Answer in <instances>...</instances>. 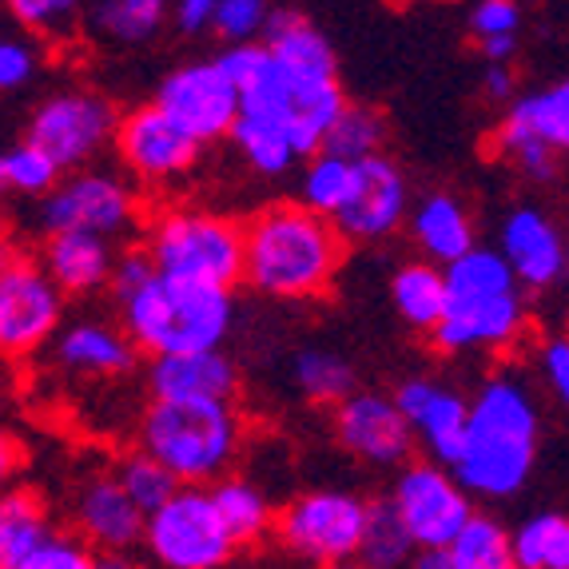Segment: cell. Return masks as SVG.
<instances>
[{
  "label": "cell",
  "mask_w": 569,
  "mask_h": 569,
  "mask_svg": "<svg viewBox=\"0 0 569 569\" xmlns=\"http://www.w3.org/2000/svg\"><path fill=\"white\" fill-rule=\"evenodd\" d=\"M347 236L311 203H276L247 223V283L276 299H315L335 283Z\"/></svg>",
  "instance_id": "1"
},
{
  "label": "cell",
  "mask_w": 569,
  "mask_h": 569,
  "mask_svg": "<svg viewBox=\"0 0 569 569\" xmlns=\"http://www.w3.org/2000/svg\"><path fill=\"white\" fill-rule=\"evenodd\" d=\"M538 455V410L522 382L490 379L470 407L466 455L455 475L466 490L482 498H510L526 486Z\"/></svg>",
  "instance_id": "2"
},
{
  "label": "cell",
  "mask_w": 569,
  "mask_h": 569,
  "mask_svg": "<svg viewBox=\"0 0 569 569\" xmlns=\"http://www.w3.org/2000/svg\"><path fill=\"white\" fill-rule=\"evenodd\" d=\"M120 307L128 335L148 355L211 351L231 331L228 287L203 283V279H180L156 271L152 283H143Z\"/></svg>",
  "instance_id": "3"
},
{
  "label": "cell",
  "mask_w": 569,
  "mask_h": 569,
  "mask_svg": "<svg viewBox=\"0 0 569 569\" xmlns=\"http://www.w3.org/2000/svg\"><path fill=\"white\" fill-rule=\"evenodd\" d=\"M236 447L239 422L223 399H156L140 418V450L188 486L223 475Z\"/></svg>",
  "instance_id": "4"
},
{
  "label": "cell",
  "mask_w": 569,
  "mask_h": 569,
  "mask_svg": "<svg viewBox=\"0 0 569 569\" xmlns=\"http://www.w3.org/2000/svg\"><path fill=\"white\" fill-rule=\"evenodd\" d=\"M148 251L163 276L203 279L219 287H231L239 276H247V231L208 211L160 216L148 236Z\"/></svg>",
  "instance_id": "5"
},
{
  "label": "cell",
  "mask_w": 569,
  "mask_h": 569,
  "mask_svg": "<svg viewBox=\"0 0 569 569\" xmlns=\"http://www.w3.org/2000/svg\"><path fill=\"white\" fill-rule=\"evenodd\" d=\"M143 546L160 566L171 569H216L239 550L216 506V493L203 490H180L156 513H148Z\"/></svg>",
  "instance_id": "6"
},
{
  "label": "cell",
  "mask_w": 569,
  "mask_h": 569,
  "mask_svg": "<svg viewBox=\"0 0 569 569\" xmlns=\"http://www.w3.org/2000/svg\"><path fill=\"white\" fill-rule=\"evenodd\" d=\"M370 506L355 493L315 490L295 498L279 513V538L295 558L315 561V566H339V561L359 558L362 533H367Z\"/></svg>",
  "instance_id": "7"
},
{
  "label": "cell",
  "mask_w": 569,
  "mask_h": 569,
  "mask_svg": "<svg viewBox=\"0 0 569 569\" xmlns=\"http://www.w3.org/2000/svg\"><path fill=\"white\" fill-rule=\"evenodd\" d=\"M64 287L52 271L29 256H9L0 271V347L9 355H29L60 327Z\"/></svg>",
  "instance_id": "8"
},
{
  "label": "cell",
  "mask_w": 569,
  "mask_h": 569,
  "mask_svg": "<svg viewBox=\"0 0 569 569\" xmlns=\"http://www.w3.org/2000/svg\"><path fill=\"white\" fill-rule=\"evenodd\" d=\"M120 132V116L96 92H60L32 112L29 140L40 143L60 168H80Z\"/></svg>",
  "instance_id": "9"
},
{
  "label": "cell",
  "mask_w": 569,
  "mask_h": 569,
  "mask_svg": "<svg viewBox=\"0 0 569 569\" xmlns=\"http://www.w3.org/2000/svg\"><path fill=\"white\" fill-rule=\"evenodd\" d=\"M132 191L108 171H84V176L57 183L48 196H40L37 211V223L44 236H52V231H96V236L120 239L132 228Z\"/></svg>",
  "instance_id": "10"
},
{
  "label": "cell",
  "mask_w": 569,
  "mask_h": 569,
  "mask_svg": "<svg viewBox=\"0 0 569 569\" xmlns=\"http://www.w3.org/2000/svg\"><path fill=\"white\" fill-rule=\"evenodd\" d=\"M395 506H399L402 522H407L410 538L418 541V550H450L462 526L470 522V498L462 493L458 475L450 478L442 462H418L407 466L395 482Z\"/></svg>",
  "instance_id": "11"
},
{
  "label": "cell",
  "mask_w": 569,
  "mask_h": 569,
  "mask_svg": "<svg viewBox=\"0 0 569 569\" xmlns=\"http://www.w3.org/2000/svg\"><path fill=\"white\" fill-rule=\"evenodd\" d=\"M156 104L168 108L176 120L188 128L196 140H219L231 136L239 120V84L228 77V68L219 60L208 64L176 68L156 92Z\"/></svg>",
  "instance_id": "12"
},
{
  "label": "cell",
  "mask_w": 569,
  "mask_h": 569,
  "mask_svg": "<svg viewBox=\"0 0 569 569\" xmlns=\"http://www.w3.org/2000/svg\"><path fill=\"white\" fill-rule=\"evenodd\" d=\"M116 143H120L123 163H128L140 180L160 183V180L183 176V171L196 163V156H200L203 140H196L168 108L148 104L123 116Z\"/></svg>",
  "instance_id": "13"
},
{
  "label": "cell",
  "mask_w": 569,
  "mask_h": 569,
  "mask_svg": "<svg viewBox=\"0 0 569 569\" xmlns=\"http://www.w3.org/2000/svg\"><path fill=\"white\" fill-rule=\"evenodd\" d=\"M410 422L395 399L379 395H347L335 407V438L355 458L375 466H395L410 455Z\"/></svg>",
  "instance_id": "14"
},
{
  "label": "cell",
  "mask_w": 569,
  "mask_h": 569,
  "mask_svg": "<svg viewBox=\"0 0 569 569\" xmlns=\"http://www.w3.org/2000/svg\"><path fill=\"white\" fill-rule=\"evenodd\" d=\"M263 32L271 57L283 68L287 84L295 88V104L315 92H323V88L339 84V77H335L339 64H335L331 44H327L323 32L311 29V20H303L295 9H276L267 17Z\"/></svg>",
  "instance_id": "15"
},
{
  "label": "cell",
  "mask_w": 569,
  "mask_h": 569,
  "mask_svg": "<svg viewBox=\"0 0 569 569\" xmlns=\"http://www.w3.org/2000/svg\"><path fill=\"white\" fill-rule=\"evenodd\" d=\"M407 216V180L387 156H367L359 160V188L339 211L335 223L347 239H382L399 228Z\"/></svg>",
  "instance_id": "16"
},
{
  "label": "cell",
  "mask_w": 569,
  "mask_h": 569,
  "mask_svg": "<svg viewBox=\"0 0 569 569\" xmlns=\"http://www.w3.org/2000/svg\"><path fill=\"white\" fill-rule=\"evenodd\" d=\"M522 299L518 291L502 295H450L447 319L435 327L438 351H478L506 347L522 331Z\"/></svg>",
  "instance_id": "17"
},
{
  "label": "cell",
  "mask_w": 569,
  "mask_h": 569,
  "mask_svg": "<svg viewBox=\"0 0 569 569\" xmlns=\"http://www.w3.org/2000/svg\"><path fill=\"white\" fill-rule=\"evenodd\" d=\"M77 526L84 530V538L92 541V546L123 553V550H132L136 541H143V533H148V513H143L140 502L128 493L120 475H100L80 486Z\"/></svg>",
  "instance_id": "18"
},
{
  "label": "cell",
  "mask_w": 569,
  "mask_h": 569,
  "mask_svg": "<svg viewBox=\"0 0 569 569\" xmlns=\"http://www.w3.org/2000/svg\"><path fill=\"white\" fill-rule=\"evenodd\" d=\"M148 387L156 399H223L231 402L239 390V370L228 355L188 351V355H156L148 370Z\"/></svg>",
  "instance_id": "19"
},
{
  "label": "cell",
  "mask_w": 569,
  "mask_h": 569,
  "mask_svg": "<svg viewBox=\"0 0 569 569\" xmlns=\"http://www.w3.org/2000/svg\"><path fill=\"white\" fill-rule=\"evenodd\" d=\"M502 251L518 271V279L533 291L558 283L561 267L569 259L558 239V228L538 208L510 211V219L502 223Z\"/></svg>",
  "instance_id": "20"
},
{
  "label": "cell",
  "mask_w": 569,
  "mask_h": 569,
  "mask_svg": "<svg viewBox=\"0 0 569 569\" xmlns=\"http://www.w3.org/2000/svg\"><path fill=\"white\" fill-rule=\"evenodd\" d=\"M44 267L64 291L88 295L112 283V239L96 231H52L44 239Z\"/></svg>",
  "instance_id": "21"
},
{
  "label": "cell",
  "mask_w": 569,
  "mask_h": 569,
  "mask_svg": "<svg viewBox=\"0 0 569 569\" xmlns=\"http://www.w3.org/2000/svg\"><path fill=\"white\" fill-rule=\"evenodd\" d=\"M57 362L64 370H72V375H96V379H112V375L132 370L136 339H132V335L123 339V335L112 331L108 323L84 319V323L68 327V331L57 339Z\"/></svg>",
  "instance_id": "22"
},
{
  "label": "cell",
  "mask_w": 569,
  "mask_h": 569,
  "mask_svg": "<svg viewBox=\"0 0 569 569\" xmlns=\"http://www.w3.org/2000/svg\"><path fill=\"white\" fill-rule=\"evenodd\" d=\"M415 239L435 263H455L475 247V231H470V216L455 196H427L422 208L415 211Z\"/></svg>",
  "instance_id": "23"
},
{
  "label": "cell",
  "mask_w": 569,
  "mask_h": 569,
  "mask_svg": "<svg viewBox=\"0 0 569 569\" xmlns=\"http://www.w3.org/2000/svg\"><path fill=\"white\" fill-rule=\"evenodd\" d=\"M390 299H395L399 315L415 331H435L447 319L450 307L447 271H438L430 263H407L390 283Z\"/></svg>",
  "instance_id": "24"
},
{
  "label": "cell",
  "mask_w": 569,
  "mask_h": 569,
  "mask_svg": "<svg viewBox=\"0 0 569 569\" xmlns=\"http://www.w3.org/2000/svg\"><path fill=\"white\" fill-rule=\"evenodd\" d=\"M502 136H541L546 143H553L558 152H569V80L553 88H541L533 96H522L510 108L506 123L498 128Z\"/></svg>",
  "instance_id": "25"
},
{
  "label": "cell",
  "mask_w": 569,
  "mask_h": 569,
  "mask_svg": "<svg viewBox=\"0 0 569 569\" xmlns=\"http://www.w3.org/2000/svg\"><path fill=\"white\" fill-rule=\"evenodd\" d=\"M88 24L112 44H143L160 32L168 0H84Z\"/></svg>",
  "instance_id": "26"
},
{
  "label": "cell",
  "mask_w": 569,
  "mask_h": 569,
  "mask_svg": "<svg viewBox=\"0 0 569 569\" xmlns=\"http://www.w3.org/2000/svg\"><path fill=\"white\" fill-rule=\"evenodd\" d=\"M415 430L422 435L427 450L438 458L442 466L455 470L458 458L466 455V435H470V407L458 399L455 390L438 387L435 399L427 402V410L415 418Z\"/></svg>",
  "instance_id": "27"
},
{
  "label": "cell",
  "mask_w": 569,
  "mask_h": 569,
  "mask_svg": "<svg viewBox=\"0 0 569 569\" xmlns=\"http://www.w3.org/2000/svg\"><path fill=\"white\" fill-rule=\"evenodd\" d=\"M44 510L32 493L12 490L4 502H0V566L4 569H24V561L32 558L40 541L48 538Z\"/></svg>",
  "instance_id": "28"
},
{
  "label": "cell",
  "mask_w": 569,
  "mask_h": 569,
  "mask_svg": "<svg viewBox=\"0 0 569 569\" xmlns=\"http://www.w3.org/2000/svg\"><path fill=\"white\" fill-rule=\"evenodd\" d=\"M415 550H418V541L410 538L395 498L370 506L367 533H362V550H359L362 566H375V569L407 566V561H415Z\"/></svg>",
  "instance_id": "29"
},
{
  "label": "cell",
  "mask_w": 569,
  "mask_h": 569,
  "mask_svg": "<svg viewBox=\"0 0 569 569\" xmlns=\"http://www.w3.org/2000/svg\"><path fill=\"white\" fill-rule=\"evenodd\" d=\"M231 140H236V148L247 156V163L256 171H263V176H283V171L299 160L283 123L259 120V116L239 112L236 128H231Z\"/></svg>",
  "instance_id": "30"
},
{
  "label": "cell",
  "mask_w": 569,
  "mask_h": 569,
  "mask_svg": "<svg viewBox=\"0 0 569 569\" xmlns=\"http://www.w3.org/2000/svg\"><path fill=\"white\" fill-rule=\"evenodd\" d=\"M513 566L522 569H569V518L538 513L513 533Z\"/></svg>",
  "instance_id": "31"
},
{
  "label": "cell",
  "mask_w": 569,
  "mask_h": 569,
  "mask_svg": "<svg viewBox=\"0 0 569 569\" xmlns=\"http://www.w3.org/2000/svg\"><path fill=\"white\" fill-rule=\"evenodd\" d=\"M447 283L450 295H502L518 291V271L506 259V251H486V247H470L466 256L447 263Z\"/></svg>",
  "instance_id": "32"
},
{
  "label": "cell",
  "mask_w": 569,
  "mask_h": 569,
  "mask_svg": "<svg viewBox=\"0 0 569 569\" xmlns=\"http://www.w3.org/2000/svg\"><path fill=\"white\" fill-rule=\"evenodd\" d=\"M450 558H455V569H510L513 538L486 513H470V522L450 546Z\"/></svg>",
  "instance_id": "33"
},
{
  "label": "cell",
  "mask_w": 569,
  "mask_h": 569,
  "mask_svg": "<svg viewBox=\"0 0 569 569\" xmlns=\"http://www.w3.org/2000/svg\"><path fill=\"white\" fill-rule=\"evenodd\" d=\"M211 493H216V506L223 513V522H228L231 538L239 546H256L267 533V526H271V510H267L263 493L251 482H243V478H228V482H219Z\"/></svg>",
  "instance_id": "34"
},
{
  "label": "cell",
  "mask_w": 569,
  "mask_h": 569,
  "mask_svg": "<svg viewBox=\"0 0 569 569\" xmlns=\"http://www.w3.org/2000/svg\"><path fill=\"white\" fill-rule=\"evenodd\" d=\"M295 382L311 402L339 407L347 395H355V370L347 359L331 351H299L295 355Z\"/></svg>",
  "instance_id": "35"
},
{
  "label": "cell",
  "mask_w": 569,
  "mask_h": 569,
  "mask_svg": "<svg viewBox=\"0 0 569 569\" xmlns=\"http://www.w3.org/2000/svg\"><path fill=\"white\" fill-rule=\"evenodd\" d=\"M355 188H359V160H342V156L319 152L307 168L303 180V200L311 203L315 211L335 219V211L351 200Z\"/></svg>",
  "instance_id": "36"
},
{
  "label": "cell",
  "mask_w": 569,
  "mask_h": 569,
  "mask_svg": "<svg viewBox=\"0 0 569 569\" xmlns=\"http://www.w3.org/2000/svg\"><path fill=\"white\" fill-rule=\"evenodd\" d=\"M60 163L40 148V143L24 140L20 148H9L4 160H0V183L24 200H40L60 183Z\"/></svg>",
  "instance_id": "37"
},
{
  "label": "cell",
  "mask_w": 569,
  "mask_h": 569,
  "mask_svg": "<svg viewBox=\"0 0 569 569\" xmlns=\"http://www.w3.org/2000/svg\"><path fill=\"white\" fill-rule=\"evenodd\" d=\"M382 143H387V120H382V112L347 104V112L327 132L323 152L342 156V160H367V156L382 152Z\"/></svg>",
  "instance_id": "38"
},
{
  "label": "cell",
  "mask_w": 569,
  "mask_h": 569,
  "mask_svg": "<svg viewBox=\"0 0 569 569\" xmlns=\"http://www.w3.org/2000/svg\"><path fill=\"white\" fill-rule=\"evenodd\" d=\"M116 475H120V482L128 486V493L140 502L143 513H156L163 502H168V498H176V493H180V478L171 475L160 458L148 455V450H140V455H132V458H123Z\"/></svg>",
  "instance_id": "39"
},
{
  "label": "cell",
  "mask_w": 569,
  "mask_h": 569,
  "mask_svg": "<svg viewBox=\"0 0 569 569\" xmlns=\"http://www.w3.org/2000/svg\"><path fill=\"white\" fill-rule=\"evenodd\" d=\"M12 17L44 40H64L84 17V0H9Z\"/></svg>",
  "instance_id": "40"
},
{
  "label": "cell",
  "mask_w": 569,
  "mask_h": 569,
  "mask_svg": "<svg viewBox=\"0 0 569 569\" xmlns=\"http://www.w3.org/2000/svg\"><path fill=\"white\" fill-rule=\"evenodd\" d=\"M267 4L263 0H219L216 9V32L223 40H236V44H243V40H251L256 32H263L267 24Z\"/></svg>",
  "instance_id": "41"
},
{
  "label": "cell",
  "mask_w": 569,
  "mask_h": 569,
  "mask_svg": "<svg viewBox=\"0 0 569 569\" xmlns=\"http://www.w3.org/2000/svg\"><path fill=\"white\" fill-rule=\"evenodd\" d=\"M88 566H96L88 541L68 538V533H48L37 550H32V558L24 561V569H88Z\"/></svg>",
  "instance_id": "42"
},
{
  "label": "cell",
  "mask_w": 569,
  "mask_h": 569,
  "mask_svg": "<svg viewBox=\"0 0 569 569\" xmlns=\"http://www.w3.org/2000/svg\"><path fill=\"white\" fill-rule=\"evenodd\" d=\"M156 259L152 251H128V256L116 259V271H112V295H116V303H128L136 291H140L143 283H152L156 279Z\"/></svg>",
  "instance_id": "43"
},
{
  "label": "cell",
  "mask_w": 569,
  "mask_h": 569,
  "mask_svg": "<svg viewBox=\"0 0 569 569\" xmlns=\"http://www.w3.org/2000/svg\"><path fill=\"white\" fill-rule=\"evenodd\" d=\"M518 0H478L470 12V32L475 37H502V32H518Z\"/></svg>",
  "instance_id": "44"
},
{
  "label": "cell",
  "mask_w": 569,
  "mask_h": 569,
  "mask_svg": "<svg viewBox=\"0 0 569 569\" xmlns=\"http://www.w3.org/2000/svg\"><path fill=\"white\" fill-rule=\"evenodd\" d=\"M37 72V57H32L29 44H20V40H4L0 44V88H24Z\"/></svg>",
  "instance_id": "45"
},
{
  "label": "cell",
  "mask_w": 569,
  "mask_h": 569,
  "mask_svg": "<svg viewBox=\"0 0 569 569\" xmlns=\"http://www.w3.org/2000/svg\"><path fill=\"white\" fill-rule=\"evenodd\" d=\"M541 367H546V379H550L553 395L569 407V339H553L541 351Z\"/></svg>",
  "instance_id": "46"
},
{
  "label": "cell",
  "mask_w": 569,
  "mask_h": 569,
  "mask_svg": "<svg viewBox=\"0 0 569 569\" xmlns=\"http://www.w3.org/2000/svg\"><path fill=\"white\" fill-rule=\"evenodd\" d=\"M435 390H438V382H430V379H407L399 390H395V402H399L402 415L415 422V418L427 410V402L435 399Z\"/></svg>",
  "instance_id": "47"
},
{
  "label": "cell",
  "mask_w": 569,
  "mask_h": 569,
  "mask_svg": "<svg viewBox=\"0 0 569 569\" xmlns=\"http://www.w3.org/2000/svg\"><path fill=\"white\" fill-rule=\"evenodd\" d=\"M219 0H176V24L183 32H200L216 20Z\"/></svg>",
  "instance_id": "48"
},
{
  "label": "cell",
  "mask_w": 569,
  "mask_h": 569,
  "mask_svg": "<svg viewBox=\"0 0 569 569\" xmlns=\"http://www.w3.org/2000/svg\"><path fill=\"white\" fill-rule=\"evenodd\" d=\"M486 96H490V100H498V104H502V100H510V96H513L510 68H506V64H490V72H486Z\"/></svg>",
  "instance_id": "49"
},
{
  "label": "cell",
  "mask_w": 569,
  "mask_h": 569,
  "mask_svg": "<svg viewBox=\"0 0 569 569\" xmlns=\"http://www.w3.org/2000/svg\"><path fill=\"white\" fill-rule=\"evenodd\" d=\"M513 52H518V40H513V32H502V37H486L482 40V57L490 60V64H506Z\"/></svg>",
  "instance_id": "50"
},
{
  "label": "cell",
  "mask_w": 569,
  "mask_h": 569,
  "mask_svg": "<svg viewBox=\"0 0 569 569\" xmlns=\"http://www.w3.org/2000/svg\"><path fill=\"white\" fill-rule=\"evenodd\" d=\"M566 256H569V247H566Z\"/></svg>",
  "instance_id": "51"
}]
</instances>
